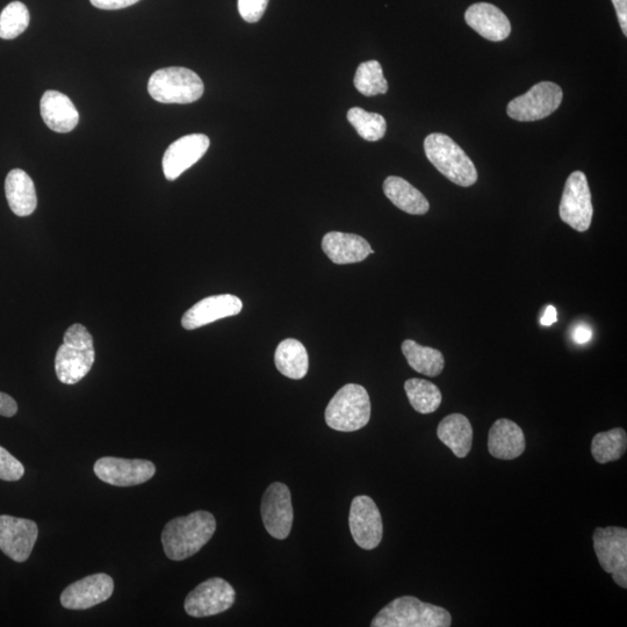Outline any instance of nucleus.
Listing matches in <instances>:
<instances>
[{
  "mask_svg": "<svg viewBox=\"0 0 627 627\" xmlns=\"http://www.w3.org/2000/svg\"><path fill=\"white\" fill-rule=\"evenodd\" d=\"M437 436L458 458H466L472 450L473 428L464 415L451 414L443 418Z\"/></svg>",
  "mask_w": 627,
  "mask_h": 627,
  "instance_id": "23",
  "label": "nucleus"
},
{
  "mask_svg": "<svg viewBox=\"0 0 627 627\" xmlns=\"http://www.w3.org/2000/svg\"><path fill=\"white\" fill-rule=\"evenodd\" d=\"M40 111L43 121L56 133L74 131L79 114L70 98L59 91H47L41 98Z\"/></svg>",
  "mask_w": 627,
  "mask_h": 627,
  "instance_id": "21",
  "label": "nucleus"
},
{
  "mask_svg": "<svg viewBox=\"0 0 627 627\" xmlns=\"http://www.w3.org/2000/svg\"><path fill=\"white\" fill-rule=\"evenodd\" d=\"M592 337V329L586 326V324H580L573 331V340L578 344H586L592 340Z\"/></svg>",
  "mask_w": 627,
  "mask_h": 627,
  "instance_id": "37",
  "label": "nucleus"
},
{
  "mask_svg": "<svg viewBox=\"0 0 627 627\" xmlns=\"http://www.w3.org/2000/svg\"><path fill=\"white\" fill-rule=\"evenodd\" d=\"M559 214L576 232L585 233L592 226L594 207L588 180L581 171L568 177L562 193Z\"/></svg>",
  "mask_w": 627,
  "mask_h": 627,
  "instance_id": "7",
  "label": "nucleus"
},
{
  "mask_svg": "<svg viewBox=\"0 0 627 627\" xmlns=\"http://www.w3.org/2000/svg\"><path fill=\"white\" fill-rule=\"evenodd\" d=\"M348 120L355 127L360 138L369 142L383 139L387 131V122L383 115L367 112L360 107H353L349 110Z\"/></svg>",
  "mask_w": 627,
  "mask_h": 627,
  "instance_id": "30",
  "label": "nucleus"
},
{
  "mask_svg": "<svg viewBox=\"0 0 627 627\" xmlns=\"http://www.w3.org/2000/svg\"><path fill=\"white\" fill-rule=\"evenodd\" d=\"M55 358L56 376L62 384L75 385L88 376L95 364L93 337L82 324L71 326Z\"/></svg>",
  "mask_w": 627,
  "mask_h": 627,
  "instance_id": "3",
  "label": "nucleus"
},
{
  "mask_svg": "<svg viewBox=\"0 0 627 627\" xmlns=\"http://www.w3.org/2000/svg\"><path fill=\"white\" fill-rule=\"evenodd\" d=\"M208 136L191 134L180 138L165 151L163 156V172L168 180H176L189 170L207 153L209 148Z\"/></svg>",
  "mask_w": 627,
  "mask_h": 627,
  "instance_id": "16",
  "label": "nucleus"
},
{
  "mask_svg": "<svg viewBox=\"0 0 627 627\" xmlns=\"http://www.w3.org/2000/svg\"><path fill=\"white\" fill-rule=\"evenodd\" d=\"M626 448L627 435L622 428L601 432L593 438L592 453L598 464H608L621 459Z\"/></svg>",
  "mask_w": 627,
  "mask_h": 627,
  "instance_id": "28",
  "label": "nucleus"
},
{
  "mask_svg": "<svg viewBox=\"0 0 627 627\" xmlns=\"http://www.w3.org/2000/svg\"><path fill=\"white\" fill-rule=\"evenodd\" d=\"M215 530V518L208 511H194L189 516L174 518L162 532L164 552L174 561L191 558L212 539Z\"/></svg>",
  "mask_w": 627,
  "mask_h": 627,
  "instance_id": "1",
  "label": "nucleus"
},
{
  "mask_svg": "<svg viewBox=\"0 0 627 627\" xmlns=\"http://www.w3.org/2000/svg\"><path fill=\"white\" fill-rule=\"evenodd\" d=\"M97 477L108 485L132 487L154 478L156 467L144 459L100 458L95 464Z\"/></svg>",
  "mask_w": 627,
  "mask_h": 627,
  "instance_id": "13",
  "label": "nucleus"
},
{
  "mask_svg": "<svg viewBox=\"0 0 627 627\" xmlns=\"http://www.w3.org/2000/svg\"><path fill=\"white\" fill-rule=\"evenodd\" d=\"M614 4L619 24H621L624 35H627V0H611Z\"/></svg>",
  "mask_w": 627,
  "mask_h": 627,
  "instance_id": "36",
  "label": "nucleus"
},
{
  "mask_svg": "<svg viewBox=\"0 0 627 627\" xmlns=\"http://www.w3.org/2000/svg\"><path fill=\"white\" fill-rule=\"evenodd\" d=\"M30 12L25 4L13 2L0 14V38L12 40L23 34L30 25Z\"/></svg>",
  "mask_w": 627,
  "mask_h": 627,
  "instance_id": "31",
  "label": "nucleus"
},
{
  "mask_svg": "<svg viewBox=\"0 0 627 627\" xmlns=\"http://www.w3.org/2000/svg\"><path fill=\"white\" fill-rule=\"evenodd\" d=\"M385 196L401 211L412 215H424L429 212L427 198L407 180L391 176L384 182Z\"/></svg>",
  "mask_w": 627,
  "mask_h": 627,
  "instance_id": "24",
  "label": "nucleus"
},
{
  "mask_svg": "<svg viewBox=\"0 0 627 627\" xmlns=\"http://www.w3.org/2000/svg\"><path fill=\"white\" fill-rule=\"evenodd\" d=\"M39 528L35 522L12 516H0V550L17 562L31 557Z\"/></svg>",
  "mask_w": 627,
  "mask_h": 627,
  "instance_id": "14",
  "label": "nucleus"
},
{
  "mask_svg": "<svg viewBox=\"0 0 627 627\" xmlns=\"http://www.w3.org/2000/svg\"><path fill=\"white\" fill-rule=\"evenodd\" d=\"M18 413V405L12 396L0 392V415L13 417Z\"/></svg>",
  "mask_w": 627,
  "mask_h": 627,
  "instance_id": "35",
  "label": "nucleus"
},
{
  "mask_svg": "<svg viewBox=\"0 0 627 627\" xmlns=\"http://www.w3.org/2000/svg\"><path fill=\"white\" fill-rule=\"evenodd\" d=\"M525 437L520 425L500 418L489 430L488 450L496 459L514 460L525 451Z\"/></svg>",
  "mask_w": 627,
  "mask_h": 627,
  "instance_id": "20",
  "label": "nucleus"
},
{
  "mask_svg": "<svg viewBox=\"0 0 627 627\" xmlns=\"http://www.w3.org/2000/svg\"><path fill=\"white\" fill-rule=\"evenodd\" d=\"M269 0H239V12L247 23L255 24L262 19Z\"/></svg>",
  "mask_w": 627,
  "mask_h": 627,
  "instance_id": "33",
  "label": "nucleus"
},
{
  "mask_svg": "<svg viewBox=\"0 0 627 627\" xmlns=\"http://www.w3.org/2000/svg\"><path fill=\"white\" fill-rule=\"evenodd\" d=\"M564 92L552 82H540L525 93L511 100L508 115L521 122L542 120L556 112L562 103Z\"/></svg>",
  "mask_w": 627,
  "mask_h": 627,
  "instance_id": "8",
  "label": "nucleus"
},
{
  "mask_svg": "<svg viewBox=\"0 0 627 627\" xmlns=\"http://www.w3.org/2000/svg\"><path fill=\"white\" fill-rule=\"evenodd\" d=\"M402 353L413 370L424 376L434 378L441 374L445 367L443 353L429 347H423L412 340L402 343Z\"/></svg>",
  "mask_w": 627,
  "mask_h": 627,
  "instance_id": "26",
  "label": "nucleus"
},
{
  "mask_svg": "<svg viewBox=\"0 0 627 627\" xmlns=\"http://www.w3.org/2000/svg\"><path fill=\"white\" fill-rule=\"evenodd\" d=\"M425 155L450 182L470 187L477 183L478 171L471 158L450 136L434 133L424 141Z\"/></svg>",
  "mask_w": 627,
  "mask_h": 627,
  "instance_id": "4",
  "label": "nucleus"
},
{
  "mask_svg": "<svg viewBox=\"0 0 627 627\" xmlns=\"http://www.w3.org/2000/svg\"><path fill=\"white\" fill-rule=\"evenodd\" d=\"M322 249L330 261L338 265L360 263L374 254L364 237L341 232L324 235Z\"/></svg>",
  "mask_w": 627,
  "mask_h": 627,
  "instance_id": "19",
  "label": "nucleus"
},
{
  "mask_svg": "<svg viewBox=\"0 0 627 627\" xmlns=\"http://www.w3.org/2000/svg\"><path fill=\"white\" fill-rule=\"evenodd\" d=\"M350 531L356 544L363 550H374L384 535L383 518L370 496L360 495L351 503L349 516Z\"/></svg>",
  "mask_w": 627,
  "mask_h": 627,
  "instance_id": "11",
  "label": "nucleus"
},
{
  "mask_svg": "<svg viewBox=\"0 0 627 627\" xmlns=\"http://www.w3.org/2000/svg\"><path fill=\"white\" fill-rule=\"evenodd\" d=\"M204 90L201 78L186 68L157 70L148 83L149 95L162 104H191L203 97Z\"/></svg>",
  "mask_w": 627,
  "mask_h": 627,
  "instance_id": "5",
  "label": "nucleus"
},
{
  "mask_svg": "<svg viewBox=\"0 0 627 627\" xmlns=\"http://www.w3.org/2000/svg\"><path fill=\"white\" fill-rule=\"evenodd\" d=\"M113 592L114 581L110 575L93 574L64 589L61 604L69 610H88L110 600Z\"/></svg>",
  "mask_w": 627,
  "mask_h": 627,
  "instance_id": "15",
  "label": "nucleus"
},
{
  "mask_svg": "<svg viewBox=\"0 0 627 627\" xmlns=\"http://www.w3.org/2000/svg\"><path fill=\"white\" fill-rule=\"evenodd\" d=\"M557 321L558 313L556 307L547 306L544 315L542 316V319H540V323H542L544 327H550L553 323H556Z\"/></svg>",
  "mask_w": 627,
  "mask_h": 627,
  "instance_id": "38",
  "label": "nucleus"
},
{
  "mask_svg": "<svg viewBox=\"0 0 627 627\" xmlns=\"http://www.w3.org/2000/svg\"><path fill=\"white\" fill-rule=\"evenodd\" d=\"M242 308V300L235 295H213L190 308L183 316L182 326L186 330H196L226 317L239 315Z\"/></svg>",
  "mask_w": 627,
  "mask_h": 627,
  "instance_id": "17",
  "label": "nucleus"
},
{
  "mask_svg": "<svg viewBox=\"0 0 627 627\" xmlns=\"http://www.w3.org/2000/svg\"><path fill=\"white\" fill-rule=\"evenodd\" d=\"M5 193L11 211L18 216L31 215L38 206L33 180L24 170L14 169L7 175Z\"/></svg>",
  "mask_w": 627,
  "mask_h": 627,
  "instance_id": "22",
  "label": "nucleus"
},
{
  "mask_svg": "<svg viewBox=\"0 0 627 627\" xmlns=\"http://www.w3.org/2000/svg\"><path fill=\"white\" fill-rule=\"evenodd\" d=\"M275 363L283 376L300 380L307 376L309 358L305 345L293 338H288L278 345Z\"/></svg>",
  "mask_w": 627,
  "mask_h": 627,
  "instance_id": "25",
  "label": "nucleus"
},
{
  "mask_svg": "<svg viewBox=\"0 0 627 627\" xmlns=\"http://www.w3.org/2000/svg\"><path fill=\"white\" fill-rule=\"evenodd\" d=\"M465 20L468 26L489 41L500 42L506 40L511 33V24L508 17L499 7L492 4H473L468 7L465 13Z\"/></svg>",
  "mask_w": 627,
  "mask_h": 627,
  "instance_id": "18",
  "label": "nucleus"
},
{
  "mask_svg": "<svg viewBox=\"0 0 627 627\" xmlns=\"http://www.w3.org/2000/svg\"><path fill=\"white\" fill-rule=\"evenodd\" d=\"M405 391L410 405L417 413L428 415L435 413L441 407L442 393L431 381L417 378L409 379L406 381Z\"/></svg>",
  "mask_w": 627,
  "mask_h": 627,
  "instance_id": "27",
  "label": "nucleus"
},
{
  "mask_svg": "<svg viewBox=\"0 0 627 627\" xmlns=\"http://www.w3.org/2000/svg\"><path fill=\"white\" fill-rule=\"evenodd\" d=\"M371 418L370 395L363 386L345 385L330 400L326 409L328 427L352 432L365 427Z\"/></svg>",
  "mask_w": 627,
  "mask_h": 627,
  "instance_id": "6",
  "label": "nucleus"
},
{
  "mask_svg": "<svg viewBox=\"0 0 627 627\" xmlns=\"http://www.w3.org/2000/svg\"><path fill=\"white\" fill-rule=\"evenodd\" d=\"M235 600L236 592L229 582L212 578L187 595L184 607L187 615L203 618L222 614L233 607Z\"/></svg>",
  "mask_w": 627,
  "mask_h": 627,
  "instance_id": "10",
  "label": "nucleus"
},
{
  "mask_svg": "<svg viewBox=\"0 0 627 627\" xmlns=\"http://www.w3.org/2000/svg\"><path fill=\"white\" fill-rule=\"evenodd\" d=\"M356 89L365 97L385 95L388 83L384 76L383 67L378 61H367L358 67L355 75Z\"/></svg>",
  "mask_w": 627,
  "mask_h": 627,
  "instance_id": "29",
  "label": "nucleus"
},
{
  "mask_svg": "<svg viewBox=\"0 0 627 627\" xmlns=\"http://www.w3.org/2000/svg\"><path fill=\"white\" fill-rule=\"evenodd\" d=\"M594 550L604 572L612 575L619 587L627 588V530L609 526L594 532Z\"/></svg>",
  "mask_w": 627,
  "mask_h": 627,
  "instance_id": "9",
  "label": "nucleus"
},
{
  "mask_svg": "<svg viewBox=\"0 0 627 627\" xmlns=\"http://www.w3.org/2000/svg\"><path fill=\"white\" fill-rule=\"evenodd\" d=\"M266 531L273 538L283 540L290 536L293 526V506L290 489L275 482L264 493L261 506Z\"/></svg>",
  "mask_w": 627,
  "mask_h": 627,
  "instance_id": "12",
  "label": "nucleus"
},
{
  "mask_svg": "<svg viewBox=\"0 0 627 627\" xmlns=\"http://www.w3.org/2000/svg\"><path fill=\"white\" fill-rule=\"evenodd\" d=\"M448 610L424 603L414 596H402L388 603L373 618L372 627H450Z\"/></svg>",
  "mask_w": 627,
  "mask_h": 627,
  "instance_id": "2",
  "label": "nucleus"
},
{
  "mask_svg": "<svg viewBox=\"0 0 627 627\" xmlns=\"http://www.w3.org/2000/svg\"><path fill=\"white\" fill-rule=\"evenodd\" d=\"M25 467L12 454L0 446V480L18 481L24 477Z\"/></svg>",
  "mask_w": 627,
  "mask_h": 627,
  "instance_id": "32",
  "label": "nucleus"
},
{
  "mask_svg": "<svg viewBox=\"0 0 627 627\" xmlns=\"http://www.w3.org/2000/svg\"><path fill=\"white\" fill-rule=\"evenodd\" d=\"M90 2L100 10H121L139 3L140 0H90Z\"/></svg>",
  "mask_w": 627,
  "mask_h": 627,
  "instance_id": "34",
  "label": "nucleus"
}]
</instances>
